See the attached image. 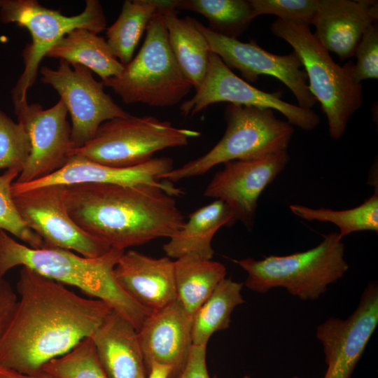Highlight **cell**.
Returning <instances> with one entry per match:
<instances>
[{
  "instance_id": "obj_1",
  "label": "cell",
  "mask_w": 378,
  "mask_h": 378,
  "mask_svg": "<svg viewBox=\"0 0 378 378\" xmlns=\"http://www.w3.org/2000/svg\"><path fill=\"white\" fill-rule=\"evenodd\" d=\"M17 290L20 300L0 337V367L24 374L41 372L48 362L90 337L113 311L106 302L83 298L25 267Z\"/></svg>"
},
{
  "instance_id": "obj_2",
  "label": "cell",
  "mask_w": 378,
  "mask_h": 378,
  "mask_svg": "<svg viewBox=\"0 0 378 378\" xmlns=\"http://www.w3.org/2000/svg\"><path fill=\"white\" fill-rule=\"evenodd\" d=\"M65 204L81 230L122 251L169 238L185 222L174 196L152 185L73 184L67 186Z\"/></svg>"
},
{
  "instance_id": "obj_3",
  "label": "cell",
  "mask_w": 378,
  "mask_h": 378,
  "mask_svg": "<svg viewBox=\"0 0 378 378\" xmlns=\"http://www.w3.org/2000/svg\"><path fill=\"white\" fill-rule=\"evenodd\" d=\"M124 251L112 248L102 256L87 258L63 248H31L0 230V276L21 266L63 285L77 287L106 302L138 331L152 312L131 298L115 278V266Z\"/></svg>"
},
{
  "instance_id": "obj_4",
  "label": "cell",
  "mask_w": 378,
  "mask_h": 378,
  "mask_svg": "<svg viewBox=\"0 0 378 378\" xmlns=\"http://www.w3.org/2000/svg\"><path fill=\"white\" fill-rule=\"evenodd\" d=\"M271 31L293 48L307 74L309 89L327 118L330 137L340 139L363 103L362 84L353 74L354 63H335L308 25L276 19Z\"/></svg>"
},
{
  "instance_id": "obj_5",
  "label": "cell",
  "mask_w": 378,
  "mask_h": 378,
  "mask_svg": "<svg viewBox=\"0 0 378 378\" xmlns=\"http://www.w3.org/2000/svg\"><path fill=\"white\" fill-rule=\"evenodd\" d=\"M323 236L320 244L303 252L270 255L258 260L247 258L233 261L246 272L245 286L251 290L265 293L281 287L302 300H314L349 270L344 244L338 232Z\"/></svg>"
},
{
  "instance_id": "obj_6",
  "label": "cell",
  "mask_w": 378,
  "mask_h": 378,
  "mask_svg": "<svg viewBox=\"0 0 378 378\" xmlns=\"http://www.w3.org/2000/svg\"><path fill=\"white\" fill-rule=\"evenodd\" d=\"M226 130L206 153L162 174L172 183L202 175L217 164L260 158L287 151L294 132L288 121L270 108L229 104L225 109Z\"/></svg>"
},
{
  "instance_id": "obj_7",
  "label": "cell",
  "mask_w": 378,
  "mask_h": 378,
  "mask_svg": "<svg viewBox=\"0 0 378 378\" xmlns=\"http://www.w3.org/2000/svg\"><path fill=\"white\" fill-rule=\"evenodd\" d=\"M145 41L136 56L117 76L102 81L126 104L155 107L179 103L193 88L169 44L162 15L157 12L146 28Z\"/></svg>"
},
{
  "instance_id": "obj_8",
  "label": "cell",
  "mask_w": 378,
  "mask_h": 378,
  "mask_svg": "<svg viewBox=\"0 0 378 378\" xmlns=\"http://www.w3.org/2000/svg\"><path fill=\"white\" fill-rule=\"evenodd\" d=\"M196 130L179 128L153 116L130 114L104 122L95 136L70 155L82 156L101 164L130 167L146 162L159 150L186 146L197 137Z\"/></svg>"
},
{
  "instance_id": "obj_9",
  "label": "cell",
  "mask_w": 378,
  "mask_h": 378,
  "mask_svg": "<svg viewBox=\"0 0 378 378\" xmlns=\"http://www.w3.org/2000/svg\"><path fill=\"white\" fill-rule=\"evenodd\" d=\"M0 20L26 28L31 36V43L22 51L24 71L11 91L14 106L27 100V90L36 80L41 61L61 38L77 28L98 34L106 27L104 10L97 0H87L84 10L70 17L36 0H4Z\"/></svg>"
},
{
  "instance_id": "obj_10",
  "label": "cell",
  "mask_w": 378,
  "mask_h": 378,
  "mask_svg": "<svg viewBox=\"0 0 378 378\" xmlns=\"http://www.w3.org/2000/svg\"><path fill=\"white\" fill-rule=\"evenodd\" d=\"M59 60L56 69L43 66L41 81L51 85L70 113L72 149L82 147L95 136L99 127L109 120L129 113L116 104L87 67Z\"/></svg>"
},
{
  "instance_id": "obj_11",
  "label": "cell",
  "mask_w": 378,
  "mask_h": 378,
  "mask_svg": "<svg viewBox=\"0 0 378 378\" xmlns=\"http://www.w3.org/2000/svg\"><path fill=\"white\" fill-rule=\"evenodd\" d=\"M66 189L64 185H49L13 197L21 218L41 238L44 246L76 251L87 258L105 255L112 248L85 232L70 217L65 204Z\"/></svg>"
},
{
  "instance_id": "obj_12",
  "label": "cell",
  "mask_w": 378,
  "mask_h": 378,
  "mask_svg": "<svg viewBox=\"0 0 378 378\" xmlns=\"http://www.w3.org/2000/svg\"><path fill=\"white\" fill-rule=\"evenodd\" d=\"M195 91V94L180 106L185 116L193 115L211 104L227 102L276 110L282 113L291 125L307 131L314 130L320 122L318 115L312 108L284 101L281 92H267L256 88L234 74L212 52L209 54L206 76Z\"/></svg>"
},
{
  "instance_id": "obj_13",
  "label": "cell",
  "mask_w": 378,
  "mask_h": 378,
  "mask_svg": "<svg viewBox=\"0 0 378 378\" xmlns=\"http://www.w3.org/2000/svg\"><path fill=\"white\" fill-rule=\"evenodd\" d=\"M195 23L206 38L210 51L229 69L238 70L246 82L254 83L260 75L274 77L288 88L299 106L312 108L315 105L316 100L309 89L307 74L294 51L286 55H275L253 40L241 42L216 34L195 19Z\"/></svg>"
},
{
  "instance_id": "obj_14",
  "label": "cell",
  "mask_w": 378,
  "mask_h": 378,
  "mask_svg": "<svg viewBox=\"0 0 378 378\" xmlns=\"http://www.w3.org/2000/svg\"><path fill=\"white\" fill-rule=\"evenodd\" d=\"M14 108L18 122L26 130L31 142L28 160L14 182L35 181L62 168L72 149L71 128L63 102L59 99L52 107L43 109L39 104H29L26 100Z\"/></svg>"
},
{
  "instance_id": "obj_15",
  "label": "cell",
  "mask_w": 378,
  "mask_h": 378,
  "mask_svg": "<svg viewBox=\"0 0 378 378\" xmlns=\"http://www.w3.org/2000/svg\"><path fill=\"white\" fill-rule=\"evenodd\" d=\"M378 325V285L370 281L346 319L330 317L316 328L327 370L323 378H351Z\"/></svg>"
},
{
  "instance_id": "obj_16",
  "label": "cell",
  "mask_w": 378,
  "mask_h": 378,
  "mask_svg": "<svg viewBox=\"0 0 378 378\" xmlns=\"http://www.w3.org/2000/svg\"><path fill=\"white\" fill-rule=\"evenodd\" d=\"M289 161L287 151L260 158L224 163L204 192L206 197L224 202L234 222L253 227L258 200L265 188L284 169Z\"/></svg>"
},
{
  "instance_id": "obj_17",
  "label": "cell",
  "mask_w": 378,
  "mask_h": 378,
  "mask_svg": "<svg viewBox=\"0 0 378 378\" xmlns=\"http://www.w3.org/2000/svg\"><path fill=\"white\" fill-rule=\"evenodd\" d=\"M173 169L169 158H156L130 167H110L92 162L82 156L70 155L65 165L43 178L26 183H13L12 193H18L49 185L70 186L95 183L121 186L152 185L164 188L172 196H179L183 191L160 176Z\"/></svg>"
},
{
  "instance_id": "obj_18",
  "label": "cell",
  "mask_w": 378,
  "mask_h": 378,
  "mask_svg": "<svg viewBox=\"0 0 378 378\" xmlns=\"http://www.w3.org/2000/svg\"><path fill=\"white\" fill-rule=\"evenodd\" d=\"M192 318L177 300L146 318L137 331L146 369L163 363L171 368L170 378H181L192 346Z\"/></svg>"
},
{
  "instance_id": "obj_19",
  "label": "cell",
  "mask_w": 378,
  "mask_h": 378,
  "mask_svg": "<svg viewBox=\"0 0 378 378\" xmlns=\"http://www.w3.org/2000/svg\"><path fill=\"white\" fill-rule=\"evenodd\" d=\"M377 19V1L320 0L314 34L329 52L344 61L354 56L365 31Z\"/></svg>"
},
{
  "instance_id": "obj_20",
  "label": "cell",
  "mask_w": 378,
  "mask_h": 378,
  "mask_svg": "<svg viewBox=\"0 0 378 378\" xmlns=\"http://www.w3.org/2000/svg\"><path fill=\"white\" fill-rule=\"evenodd\" d=\"M115 278L135 302L153 312L176 300L174 261L135 251H124L114 268Z\"/></svg>"
},
{
  "instance_id": "obj_21",
  "label": "cell",
  "mask_w": 378,
  "mask_h": 378,
  "mask_svg": "<svg viewBox=\"0 0 378 378\" xmlns=\"http://www.w3.org/2000/svg\"><path fill=\"white\" fill-rule=\"evenodd\" d=\"M90 337L108 378H146L137 330L125 317L113 310Z\"/></svg>"
},
{
  "instance_id": "obj_22",
  "label": "cell",
  "mask_w": 378,
  "mask_h": 378,
  "mask_svg": "<svg viewBox=\"0 0 378 378\" xmlns=\"http://www.w3.org/2000/svg\"><path fill=\"white\" fill-rule=\"evenodd\" d=\"M164 19L169 44L181 71L197 90L202 83L211 52L207 41L189 16L180 18L174 0L158 1Z\"/></svg>"
},
{
  "instance_id": "obj_23",
  "label": "cell",
  "mask_w": 378,
  "mask_h": 378,
  "mask_svg": "<svg viewBox=\"0 0 378 378\" xmlns=\"http://www.w3.org/2000/svg\"><path fill=\"white\" fill-rule=\"evenodd\" d=\"M234 223L227 205L216 200L192 212L188 220L164 244L163 250L170 258L195 255L211 260L214 253L211 246L214 234L222 226H231Z\"/></svg>"
},
{
  "instance_id": "obj_24",
  "label": "cell",
  "mask_w": 378,
  "mask_h": 378,
  "mask_svg": "<svg viewBox=\"0 0 378 378\" xmlns=\"http://www.w3.org/2000/svg\"><path fill=\"white\" fill-rule=\"evenodd\" d=\"M46 57L84 66L98 74L102 81L119 75L124 68L113 55L106 41L88 29L77 28L67 33Z\"/></svg>"
},
{
  "instance_id": "obj_25",
  "label": "cell",
  "mask_w": 378,
  "mask_h": 378,
  "mask_svg": "<svg viewBox=\"0 0 378 378\" xmlns=\"http://www.w3.org/2000/svg\"><path fill=\"white\" fill-rule=\"evenodd\" d=\"M225 266L217 261L186 255L174 261L176 300L191 316L225 278Z\"/></svg>"
},
{
  "instance_id": "obj_26",
  "label": "cell",
  "mask_w": 378,
  "mask_h": 378,
  "mask_svg": "<svg viewBox=\"0 0 378 378\" xmlns=\"http://www.w3.org/2000/svg\"><path fill=\"white\" fill-rule=\"evenodd\" d=\"M243 283L223 279L202 303L192 318V344L205 346L216 332L229 328L233 310L245 301Z\"/></svg>"
},
{
  "instance_id": "obj_27",
  "label": "cell",
  "mask_w": 378,
  "mask_h": 378,
  "mask_svg": "<svg viewBox=\"0 0 378 378\" xmlns=\"http://www.w3.org/2000/svg\"><path fill=\"white\" fill-rule=\"evenodd\" d=\"M157 0H127L121 12L106 32V42L115 57L126 65L147 26L158 11Z\"/></svg>"
},
{
  "instance_id": "obj_28",
  "label": "cell",
  "mask_w": 378,
  "mask_h": 378,
  "mask_svg": "<svg viewBox=\"0 0 378 378\" xmlns=\"http://www.w3.org/2000/svg\"><path fill=\"white\" fill-rule=\"evenodd\" d=\"M174 6L202 15L210 30L231 38L242 34L256 18L250 0H174Z\"/></svg>"
},
{
  "instance_id": "obj_29",
  "label": "cell",
  "mask_w": 378,
  "mask_h": 378,
  "mask_svg": "<svg viewBox=\"0 0 378 378\" xmlns=\"http://www.w3.org/2000/svg\"><path fill=\"white\" fill-rule=\"evenodd\" d=\"M290 211L296 216L308 221L329 222L339 229L340 239L352 232L363 230L378 232V192L368 197L360 205L346 210L313 209L304 205H290Z\"/></svg>"
},
{
  "instance_id": "obj_30",
  "label": "cell",
  "mask_w": 378,
  "mask_h": 378,
  "mask_svg": "<svg viewBox=\"0 0 378 378\" xmlns=\"http://www.w3.org/2000/svg\"><path fill=\"white\" fill-rule=\"evenodd\" d=\"M42 371L56 378H108L99 363L91 337L48 362Z\"/></svg>"
},
{
  "instance_id": "obj_31",
  "label": "cell",
  "mask_w": 378,
  "mask_h": 378,
  "mask_svg": "<svg viewBox=\"0 0 378 378\" xmlns=\"http://www.w3.org/2000/svg\"><path fill=\"white\" fill-rule=\"evenodd\" d=\"M19 174L17 169H9L0 176V230L12 234L31 248H43V240L25 224L13 200L12 186Z\"/></svg>"
},
{
  "instance_id": "obj_32",
  "label": "cell",
  "mask_w": 378,
  "mask_h": 378,
  "mask_svg": "<svg viewBox=\"0 0 378 378\" xmlns=\"http://www.w3.org/2000/svg\"><path fill=\"white\" fill-rule=\"evenodd\" d=\"M30 151V139L23 125L0 109V169H15L20 174Z\"/></svg>"
},
{
  "instance_id": "obj_33",
  "label": "cell",
  "mask_w": 378,
  "mask_h": 378,
  "mask_svg": "<svg viewBox=\"0 0 378 378\" xmlns=\"http://www.w3.org/2000/svg\"><path fill=\"white\" fill-rule=\"evenodd\" d=\"M320 0H250L255 15H272L279 20L313 24Z\"/></svg>"
},
{
  "instance_id": "obj_34",
  "label": "cell",
  "mask_w": 378,
  "mask_h": 378,
  "mask_svg": "<svg viewBox=\"0 0 378 378\" xmlns=\"http://www.w3.org/2000/svg\"><path fill=\"white\" fill-rule=\"evenodd\" d=\"M354 56L353 74L360 83L366 79L378 78V28L377 23L371 24L364 32Z\"/></svg>"
},
{
  "instance_id": "obj_35",
  "label": "cell",
  "mask_w": 378,
  "mask_h": 378,
  "mask_svg": "<svg viewBox=\"0 0 378 378\" xmlns=\"http://www.w3.org/2000/svg\"><path fill=\"white\" fill-rule=\"evenodd\" d=\"M18 302L10 283L0 276V337L10 321Z\"/></svg>"
},
{
  "instance_id": "obj_36",
  "label": "cell",
  "mask_w": 378,
  "mask_h": 378,
  "mask_svg": "<svg viewBox=\"0 0 378 378\" xmlns=\"http://www.w3.org/2000/svg\"><path fill=\"white\" fill-rule=\"evenodd\" d=\"M206 346H192L186 365L181 378H211L206 365ZM213 378H218L216 376Z\"/></svg>"
},
{
  "instance_id": "obj_37",
  "label": "cell",
  "mask_w": 378,
  "mask_h": 378,
  "mask_svg": "<svg viewBox=\"0 0 378 378\" xmlns=\"http://www.w3.org/2000/svg\"><path fill=\"white\" fill-rule=\"evenodd\" d=\"M147 369H149V374L146 378H170L171 377V368L163 363L153 362Z\"/></svg>"
},
{
  "instance_id": "obj_38",
  "label": "cell",
  "mask_w": 378,
  "mask_h": 378,
  "mask_svg": "<svg viewBox=\"0 0 378 378\" xmlns=\"http://www.w3.org/2000/svg\"><path fill=\"white\" fill-rule=\"evenodd\" d=\"M0 378H56L43 371L33 374H24L15 370L0 367Z\"/></svg>"
},
{
  "instance_id": "obj_39",
  "label": "cell",
  "mask_w": 378,
  "mask_h": 378,
  "mask_svg": "<svg viewBox=\"0 0 378 378\" xmlns=\"http://www.w3.org/2000/svg\"><path fill=\"white\" fill-rule=\"evenodd\" d=\"M4 0H0V8L3 6Z\"/></svg>"
},
{
  "instance_id": "obj_40",
  "label": "cell",
  "mask_w": 378,
  "mask_h": 378,
  "mask_svg": "<svg viewBox=\"0 0 378 378\" xmlns=\"http://www.w3.org/2000/svg\"><path fill=\"white\" fill-rule=\"evenodd\" d=\"M291 378H300V377L297 375H295V376H293Z\"/></svg>"
}]
</instances>
